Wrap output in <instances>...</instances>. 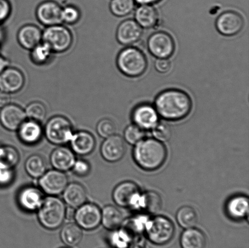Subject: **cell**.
Returning <instances> with one entry per match:
<instances>
[{
	"label": "cell",
	"instance_id": "cell-1",
	"mask_svg": "<svg viewBox=\"0 0 249 248\" xmlns=\"http://www.w3.org/2000/svg\"><path fill=\"white\" fill-rule=\"evenodd\" d=\"M155 108L159 116L168 121H178L186 117L192 108V101L186 92L169 89L156 97Z\"/></svg>",
	"mask_w": 249,
	"mask_h": 248
},
{
	"label": "cell",
	"instance_id": "cell-2",
	"mask_svg": "<svg viewBox=\"0 0 249 248\" xmlns=\"http://www.w3.org/2000/svg\"><path fill=\"white\" fill-rule=\"evenodd\" d=\"M167 157L164 145L155 138H144L136 145L133 150V158L137 165L147 171L160 169Z\"/></svg>",
	"mask_w": 249,
	"mask_h": 248
},
{
	"label": "cell",
	"instance_id": "cell-3",
	"mask_svg": "<svg viewBox=\"0 0 249 248\" xmlns=\"http://www.w3.org/2000/svg\"><path fill=\"white\" fill-rule=\"evenodd\" d=\"M38 211L39 222L46 230H57L62 227L66 219L65 203L56 196H49L44 199Z\"/></svg>",
	"mask_w": 249,
	"mask_h": 248
},
{
	"label": "cell",
	"instance_id": "cell-4",
	"mask_svg": "<svg viewBox=\"0 0 249 248\" xmlns=\"http://www.w3.org/2000/svg\"><path fill=\"white\" fill-rule=\"evenodd\" d=\"M117 66L126 77L136 78L141 76L146 71L148 63L142 51L135 47H128L119 53Z\"/></svg>",
	"mask_w": 249,
	"mask_h": 248
},
{
	"label": "cell",
	"instance_id": "cell-5",
	"mask_svg": "<svg viewBox=\"0 0 249 248\" xmlns=\"http://www.w3.org/2000/svg\"><path fill=\"white\" fill-rule=\"evenodd\" d=\"M145 232L151 243L157 245L167 244L174 237L175 228L169 218L164 216H157L149 218Z\"/></svg>",
	"mask_w": 249,
	"mask_h": 248
},
{
	"label": "cell",
	"instance_id": "cell-6",
	"mask_svg": "<svg viewBox=\"0 0 249 248\" xmlns=\"http://www.w3.org/2000/svg\"><path fill=\"white\" fill-rule=\"evenodd\" d=\"M45 137L51 143L63 146L70 142L74 134L70 121L63 116H53L46 124Z\"/></svg>",
	"mask_w": 249,
	"mask_h": 248
},
{
	"label": "cell",
	"instance_id": "cell-7",
	"mask_svg": "<svg viewBox=\"0 0 249 248\" xmlns=\"http://www.w3.org/2000/svg\"><path fill=\"white\" fill-rule=\"evenodd\" d=\"M42 41L53 52H63L69 50L73 41L72 33L67 28L58 25L48 26L42 33Z\"/></svg>",
	"mask_w": 249,
	"mask_h": 248
},
{
	"label": "cell",
	"instance_id": "cell-8",
	"mask_svg": "<svg viewBox=\"0 0 249 248\" xmlns=\"http://www.w3.org/2000/svg\"><path fill=\"white\" fill-rule=\"evenodd\" d=\"M149 52L157 58H169L175 50V43L172 36L164 31L151 34L147 41Z\"/></svg>",
	"mask_w": 249,
	"mask_h": 248
},
{
	"label": "cell",
	"instance_id": "cell-9",
	"mask_svg": "<svg viewBox=\"0 0 249 248\" xmlns=\"http://www.w3.org/2000/svg\"><path fill=\"white\" fill-rule=\"evenodd\" d=\"M141 194L139 187L132 182H124L119 184L113 192V199L121 207L137 210Z\"/></svg>",
	"mask_w": 249,
	"mask_h": 248
},
{
	"label": "cell",
	"instance_id": "cell-10",
	"mask_svg": "<svg viewBox=\"0 0 249 248\" xmlns=\"http://www.w3.org/2000/svg\"><path fill=\"white\" fill-rule=\"evenodd\" d=\"M74 219L81 229L94 230L101 225L102 211L95 204L85 203L75 211Z\"/></svg>",
	"mask_w": 249,
	"mask_h": 248
},
{
	"label": "cell",
	"instance_id": "cell-11",
	"mask_svg": "<svg viewBox=\"0 0 249 248\" xmlns=\"http://www.w3.org/2000/svg\"><path fill=\"white\" fill-rule=\"evenodd\" d=\"M38 184L43 193L50 196H57L64 191L68 184V179L64 172L50 170L39 179Z\"/></svg>",
	"mask_w": 249,
	"mask_h": 248
},
{
	"label": "cell",
	"instance_id": "cell-12",
	"mask_svg": "<svg viewBox=\"0 0 249 248\" xmlns=\"http://www.w3.org/2000/svg\"><path fill=\"white\" fill-rule=\"evenodd\" d=\"M245 25L243 17L238 12L227 11L221 14L216 21L217 30L222 35L231 36L240 33Z\"/></svg>",
	"mask_w": 249,
	"mask_h": 248
},
{
	"label": "cell",
	"instance_id": "cell-13",
	"mask_svg": "<svg viewBox=\"0 0 249 248\" xmlns=\"http://www.w3.org/2000/svg\"><path fill=\"white\" fill-rule=\"evenodd\" d=\"M132 120L134 125L143 130H152L158 123L159 114L155 107L150 104H141L133 109Z\"/></svg>",
	"mask_w": 249,
	"mask_h": 248
},
{
	"label": "cell",
	"instance_id": "cell-14",
	"mask_svg": "<svg viewBox=\"0 0 249 248\" xmlns=\"http://www.w3.org/2000/svg\"><path fill=\"white\" fill-rule=\"evenodd\" d=\"M43 191L33 186L24 187L17 196L19 207L27 212H34L38 210L43 202Z\"/></svg>",
	"mask_w": 249,
	"mask_h": 248
},
{
	"label": "cell",
	"instance_id": "cell-15",
	"mask_svg": "<svg viewBox=\"0 0 249 248\" xmlns=\"http://www.w3.org/2000/svg\"><path fill=\"white\" fill-rule=\"evenodd\" d=\"M101 152L102 157L107 162H118L125 154V143L121 136L116 134L110 136L102 143Z\"/></svg>",
	"mask_w": 249,
	"mask_h": 248
},
{
	"label": "cell",
	"instance_id": "cell-16",
	"mask_svg": "<svg viewBox=\"0 0 249 248\" xmlns=\"http://www.w3.org/2000/svg\"><path fill=\"white\" fill-rule=\"evenodd\" d=\"M142 35V28L135 20L131 19L122 22L116 32L117 40L121 45L125 46L138 43Z\"/></svg>",
	"mask_w": 249,
	"mask_h": 248
},
{
	"label": "cell",
	"instance_id": "cell-17",
	"mask_svg": "<svg viewBox=\"0 0 249 248\" xmlns=\"http://www.w3.org/2000/svg\"><path fill=\"white\" fill-rule=\"evenodd\" d=\"M62 8L53 1H44L36 9V15L38 21L43 25L51 26L62 23Z\"/></svg>",
	"mask_w": 249,
	"mask_h": 248
},
{
	"label": "cell",
	"instance_id": "cell-18",
	"mask_svg": "<svg viewBox=\"0 0 249 248\" xmlns=\"http://www.w3.org/2000/svg\"><path fill=\"white\" fill-rule=\"evenodd\" d=\"M26 118L25 112L16 104H9L0 111V123L8 131L18 130Z\"/></svg>",
	"mask_w": 249,
	"mask_h": 248
},
{
	"label": "cell",
	"instance_id": "cell-19",
	"mask_svg": "<svg viewBox=\"0 0 249 248\" xmlns=\"http://www.w3.org/2000/svg\"><path fill=\"white\" fill-rule=\"evenodd\" d=\"M25 82L20 70L14 67H6L0 74V91L8 94L16 93L23 88Z\"/></svg>",
	"mask_w": 249,
	"mask_h": 248
},
{
	"label": "cell",
	"instance_id": "cell-20",
	"mask_svg": "<svg viewBox=\"0 0 249 248\" xmlns=\"http://www.w3.org/2000/svg\"><path fill=\"white\" fill-rule=\"evenodd\" d=\"M70 143L74 154L81 156L91 154L94 151L96 145L94 136L85 131L74 133Z\"/></svg>",
	"mask_w": 249,
	"mask_h": 248
},
{
	"label": "cell",
	"instance_id": "cell-21",
	"mask_svg": "<svg viewBox=\"0 0 249 248\" xmlns=\"http://www.w3.org/2000/svg\"><path fill=\"white\" fill-rule=\"evenodd\" d=\"M75 160L74 152L63 146L53 150L50 156L51 164L53 168L62 172L72 169Z\"/></svg>",
	"mask_w": 249,
	"mask_h": 248
},
{
	"label": "cell",
	"instance_id": "cell-22",
	"mask_svg": "<svg viewBox=\"0 0 249 248\" xmlns=\"http://www.w3.org/2000/svg\"><path fill=\"white\" fill-rule=\"evenodd\" d=\"M17 131L19 140L27 145L38 143L42 138L44 132L40 122L32 120L24 121Z\"/></svg>",
	"mask_w": 249,
	"mask_h": 248
},
{
	"label": "cell",
	"instance_id": "cell-23",
	"mask_svg": "<svg viewBox=\"0 0 249 248\" xmlns=\"http://www.w3.org/2000/svg\"><path fill=\"white\" fill-rule=\"evenodd\" d=\"M63 198L65 203L70 208H78L87 202V192L82 184L71 183L66 187L63 192Z\"/></svg>",
	"mask_w": 249,
	"mask_h": 248
},
{
	"label": "cell",
	"instance_id": "cell-24",
	"mask_svg": "<svg viewBox=\"0 0 249 248\" xmlns=\"http://www.w3.org/2000/svg\"><path fill=\"white\" fill-rule=\"evenodd\" d=\"M226 211L232 220L245 219L249 215V198L243 195L233 197L227 202Z\"/></svg>",
	"mask_w": 249,
	"mask_h": 248
},
{
	"label": "cell",
	"instance_id": "cell-25",
	"mask_svg": "<svg viewBox=\"0 0 249 248\" xmlns=\"http://www.w3.org/2000/svg\"><path fill=\"white\" fill-rule=\"evenodd\" d=\"M17 38L22 47L31 50L42 41V33L37 26L27 24L19 29Z\"/></svg>",
	"mask_w": 249,
	"mask_h": 248
},
{
	"label": "cell",
	"instance_id": "cell-26",
	"mask_svg": "<svg viewBox=\"0 0 249 248\" xmlns=\"http://www.w3.org/2000/svg\"><path fill=\"white\" fill-rule=\"evenodd\" d=\"M136 21L141 28L151 29L157 25L159 20L158 12L150 5L142 4L136 10Z\"/></svg>",
	"mask_w": 249,
	"mask_h": 248
},
{
	"label": "cell",
	"instance_id": "cell-27",
	"mask_svg": "<svg viewBox=\"0 0 249 248\" xmlns=\"http://www.w3.org/2000/svg\"><path fill=\"white\" fill-rule=\"evenodd\" d=\"M180 244L182 248H206V237L201 231L188 228L182 232Z\"/></svg>",
	"mask_w": 249,
	"mask_h": 248
},
{
	"label": "cell",
	"instance_id": "cell-28",
	"mask_svg": "<svg viewBox=\"0 0 249 248\" xmlns=\"http://www.w3.org/2000/svg\"><path fill=\"white\" fill-rule=\"evenodd\" d=\"M162 207L161 197L155 191H148L141 194L137 210H142L150 214H156Z\"/></svg>",
	"mask_w": 249,
	"mask_h": 248
},
{
	"label": "cell",
	"instance_id": "cell-29",
	"mask_svg": "<svg viewBox=\"0 0 249 248\" xmlns=\"http://www.w3.org/2000/svg\"><path fill=\"white\" fill-rule=\"evenodd\" d=\"M123 222V214L115 206H106L102 210L101 223L106 229L111 231L118 230Z\"/></svg>",
	"mask_w": 249,
	"mask_h": 248
},
{
	"label": "cell",
	"instance_id": "cell-30",
	"mask_svg": "<svg viewBox=\"0 0 249 248\" xmlns=\"http://www.w3.org/2000/svg\"><path fill=\"white\" fill-rule=\"evenodd\" d=\"M82 230L76 223H68L64 225L61 230V239L68 247L77 246L82 240Z\"/></svg>",
	"mask_w": 249,
	"mask_h": 248
},
{
	"label": "cell",
	"instance_id": "cell-31",
	"mask_svg": "<svg viewBox=\"0 0 249 248\" xmlns=\"http://www.w3.org/2000/svg\"><path fill=\"white\" fill-rule=\"evenodd\" d=\"M25 169L29 176L34 179H40L47 171V164L40 155H33L26 160Z\"/></svg>",
	"mask_w": 249,
	"mask_h": 248
},
{
	"label": "cell",
	"instance_id": "cell-32",
	"mask_svg": "<svg viewBox=\"0 0 249 248\" xmlns=\"http://www.w3.org/2000/svg\"><path fill=\"white\" fill-rule=\"evenodd\" d=\"M18 150L12 146L0 145V166L14 169L19 161Z\"/></svg>",
	"mask_w": 249,
	"mask_h": 248
},
{
	"label": "cell",
	"instance_id": "cell-33",
	"mask_svg": "<svg viewBox=\"0 0 249 248\" xmlns=\"http://www.w3.org/2000/svg\"><path fill=\"white\" fill-rule=\"evenodd\" d=\"M197 215L196 211L189 206H182L177 214V220L180 227L185 229L194 228L197 223Z\"/></svg>",
	"mask_w": 249,
	"mask_h": 248
},
{
	"label": "cell",
	"instance_id": "cell-34",
	"mask_svg": "<svg viewBox=\"0 0 249 248\" xmlns=\"http://www.w3.org/2000/svg\"><path fill=\"white\" fill-rule=\"evenodd\" d=\"M133 240V238L121 227L113 230L108 237L109 245L113 248H128Z\"/></svg>",
	"mask_w": 249,
	"mask_h": 248
},
{
	"label": "cell",
	"instance_id": "cell-35",
	"mask_svg": "<svg viewBox=\"0 0 249 248\" xmlns=\"http://www.w3.org/2000/svg\"><path fill=\"white\" fill-rule=\"evenodd\" d=\"M53 50L45 43H40L31 50V58L36 65L46 64L52 56Z\"/></svg>",
	"mask_w": 249,
	"mask_h": 248
},
{
	"label": "cell",
	"instance_id": "cell-36",
	"mask_svg": "<svg viewBox=\"0 0 249 248\" xmlns=\"http://www.w3.org/2000/svg\"><path fill=\"white\" fill-rule=\"evenodd\" d=\"M110 11L114 16L123 17L128 16L135 7L134 0H111Z\"/></svg>",
	"mask_w": 249,
	"mask_h": 248
},
{
	"label": "cell",
	"instance_id": "cell-37",
	"mask_svg": "<svg viewBox=\"0 0 249 248\" xmlns=\"http://www.w3.org/2000/svg\"><path fill=\"white\" fill-rule=\"evenodd\" d=\"M25 114L26 117L29 118V120L38 121H41L45 120L46 116V107L42 103L38 101L33 102L26 107L25 109Z\"/></svg>",
	"mask_w": 249,
	"mask_h": 248
},
{
	"label": "cell",
	"instance_id": "cell-38",
	"mask_svg": "<svg viewBox=\"0 0 249 248\" xmlns=\"http://www.w3.org/2000/svg\"><path fill=\"white\" fill-rule=\"evenodd\" d=\"M145 137V131L136 125L128 126L124 130V138L127 143L131 145H136Z\"/></svg>",
	"mask_w": 249,
	"mask_h": 248
},
{
	"label": "cell",
	"instance_id": "cell-39",
	"mask_svg": "<svg viewBox=\"0 0 249 248\" xmlns=\"http://www.w3.org/2000/svg\"><path fill=\"white\" fill-rule=\"evenodd\" d=\"M96 130L97 133L101 137L107 138L115 134L116 126L113 120L104 118L97 124Z\"/></svg>",
	"mask_w": 249,
	"mask_h": 248
},
{
	"label": "cell",
	"instance_id": "cell-40",
	"mask_svg": "<svg viewBox=\"0 0 249 248\" xmlns=\"http://www.w3.org/2000/svg\"><path fill=\"white\" fill-rule=\"evenodd\" d=\"M152 133L156 140L160 142H166L172 137V129L167 124L158 123L152 129Z\"/></svg>",
	"mask_w": 249,
	"mask_h": 248
},
{
	"label": "cell",
	"instance_id": "cell-41",
	"mask_svg": "<svg viewBox=\"0 0 249 248\" xmlns=\"http://www.w3.org/2000/svg\"><path fill=\"white\" fill-rule=\"evenodd\" d=\"M80 17V11L77 7L68 6L62 9V21L66 23L69 24L76 23L79 20Z\"/></svg>",
	"mask_w": 249,
	"mask_h": 248
},
{
	"label": "cell",
	"instance_id": "cell-42",
	"mask_svg": "<svg viewBox=\"0 0 249 248\" xmlns=\"http://www.w3.org/2000/svg\"><path fill=\"white\" fill-rule=\"evenodd\" d=\"M73 172L79 177L89 176L91 172V166L89 162L84 160H75L72 168Z\"/></svg>",
	"mask_w": 249,
	"mask_h": 248
},
{
	"label": "cell",
	"instance_id": "cell-43",
	"mask_svg": "<svg viewBox=\"0 0 249 248\" xmlns=\"http://www.w3.org/2000/svg\"><path fill=\"white\" fill-rule=\"evenodd\" d=\"M14 177V169L0 166V186H9L13 182Z\"/></svg>",
	"mask_w": 249,
	"mask_h": 248
},
{
	"label": "cell",
	"instance_id": "cell-44",
	"mask_svg": "<svg viewBox=\"0 0 249 248\" xmlns=\"http://www.w3.org/2000/svg\"><path fill=\"white\" fill-rule=\"evenodd\" d=\"M172 63L168 58H158L155 63L156 70L160 74H167L172 69Z\"/></svg>",
	"mask_w": 249,
	"mask_h": 248
},
{
	"label": "cell",
	"instance_id": "cell-45",
	"mask_svg": "<svg viewBox=\"0 0 249 248\" xmlns=\"http://www.w3.org/2000/svg\"><path fill=\"white\" fill-rule=\"evenodd\" d=\"M11 11V5L7 0H0V22L5 20Z\"/></svg>",
	"mask_w": 249,
	"mask_h": 248
},
{
	"label": "cell",
	"instance_id": "cell-46",
	"mask_svg": "<svg viewBox=\"0 0 249 248\" xmlns=\"http://www.w3.org/2000/svg\"><path fill=\"white\" fill-rule=\"evenodd\" d=\"M11 97L10 94L6 92H0V108H4V107L11 104Z\"/></svg>",
	"mask_w": 249,
	"mask_h": 248
},
{
	"label": "cell",
	"instance_id": "cell-47",
	"mask_svg": "<svg viewBox=\"0 0 249 248\" xmlns=\"http://www.w3.org/2000/svg\"><path fill=\"white\" fill-rule=\"evenodd\" d=\"M128 248H148L145 240L140 237H136L131 242Z\"/></svg>",
	"mask_w": 249,
	"mask_h": 248
},
{
	"label": "cell",
	"instance_id": "cell-48",
	"mask_svg": "<svg viewBox=\"0 0 249 248\" xmlns=\"http://www.w3.org/2000/svg\"><path fill=\"white\" fill-rule=\"evenodd\" d=\"M7 66H8V62H7L6 58L0 55V74L6 69Z\"/></svg>",
	"mask_w": 249,
	"mask_h": 248
},
{
	"label": "cell",
	"instance_id": "cell-49",
	"mask_svg": "<svg viewBox=\"0 0 249 248\" xmlns=\"http://www.w3.org/2000/svg\"><path fill=\"white\" fill-rule=\"evenodd\" d=\"M134 1H136L139 4H141V5H150L154 3H156V2L160 1V0H134Z\"/></svg>",
	"mask_w": 249,
	"mask_h": 248
},
{
	"label": "cell",
	"instance_id": "cell-50",
	"mask_svg": "<svg viewBox=\"0 0 249 248\" xmlns=\"http://www.w3.org/2000/svg\"><path fill=\"white\" fill-rule=\"evenodd\" d=\"M2 39V33H1V30H0V43H1Z\"/></svg>",
	"mask_w": 249,
	"mask_h": 248
},
{
	"label": "cell",
	"instance_id": "cell-51",
	"mask_svg": "<svg viewBox=\"0 0 249 248\" xmlns=\"http://www.w3.org/2000/svg\"></svg>",
	"mask_w": 249,
	"mask_h": 248
}]
</instances>
